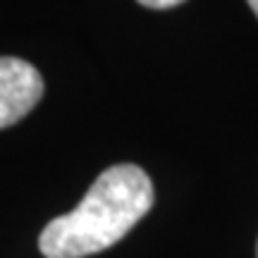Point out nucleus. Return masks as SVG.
Masks as SVG:
<instances>
[{
  "label": "nucleus",
  "mask_w": 258,
  "mask_h": 258,
  "mask_svg": "<svg viewBox=\"0 0 258 258\" xmlns=\"http://www.w3.org/2000/svg\"><path fill=\"white\" fill-rule=\"evenodd\" d=\"M153 199L151 177L139 165L108 167L72 213L43 227L38 251L46 258H86L110 249L151 211Z\"/></svg>",
  "instance_id": "f257e3e1"
},
{
  "label": "nucleus",
  "mask_w": 258,
  "mask_h": 258,
  "mask_svg": "<svg viewBox=\"0 0 258 258\" xmlns=\"http://www.w3.org/2000/svg\"><path fill=\"white\" fill-rule=\"evenodd\" d=\"M43 96V77L19 57H0V129L17 124Z\"/></svg>",
  "instance_id": "f03ea898"
},
{
  "label": "nucleus",
  "mask_w": 258,
  "mask_h": 258,
  "mask_svg": "<svg viewBox=\"0 0 258 258\" xmlns=\"http://www.w3.org/2000/svg\"><path fill=\"white\" fill-rule=\"evenodd\" d=\"M137 3L144 5V8H151V10H170V8L182 5L184 0H137Z\"/></svg>",
  "instance_id": "7ed1b4c3"
},
{
  "label": "nucleus",
  "mask_w": 258,
  "mask_h": 258,
  "mask_svg": "<svg viewBox=\"0 0 258 258\" xmlns=\"http://www.w3.org/2000/svg\"><path fill=\"white\" fill-rule=\"evenodd\" d=\"M246 3H249V5H251V10L256 12V17H258V0H246Z\"/></svg>",
  "instance_id": "20e7f679"
},
{
  "label": "nucleus",
  "mask_w": 258,
  "mask_h": 258,
  "mask_svg": "<svg viewBox=\"0 0 258 258\" xmlns=\"http://www.w3.org/2000/svg\"><path fill=\"white\" fill-rule=\"evenodd\" d=\"M256 258H258V244H256Z\"/></svg>",
  "instance_id": "39448f33"
}]
</instances>
